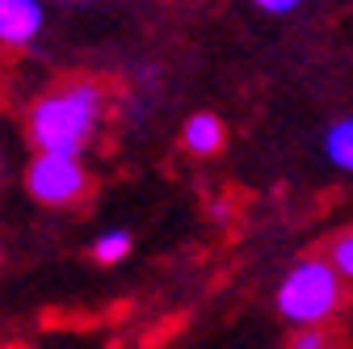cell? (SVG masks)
<instances>
[{
	"label": "cell",
	"mask_w": 353,
	"mask_h": 349,
	"mask_svg": "<svg viewBox=\"0 0 353 349\" xmlns=\"http://www.w3.org/2000/svg\"><path fill=\"white\" fill-rule=\"evenodd\" d=\"M38 30V5L34 0H0V38L5 47H21Z\"/></svg>",
	"instance_id": "5"
},
{
	"label": "cell",
	"mask_w": 353,
	"mask_h": 349,
	"mask_svg": "<svg viewBox=\"0 0 353 349\" xmlns=\"http://www.w3.org/2000/svg\"><path fill=\"white\" fill-rule=\"evenodd\" d=\"M349 303H353V295L345 290V282L336 278V270L328 266L316 248H307L294 261L286 282H282V290H278V312L294 328L332 324V320H341V312L349 308Z\"/></svg>",
	"instance_id": "2"
},
{
	"label": "cell",
	"mask_w": 353,
	"mask_h": 349,
	"mask_svg": "<svg viewBox=\"0 0 353 349\" xmlns=\"http://www.w3.org/2000/svg\"><path fill=\"white\" fill-rule=\"evenodd\" d=\"M256 5H261V9H274V13H282V9H290V5H294V0H256Z\"/></svg>",
	"instance_id": "9"
},
{
	"label": "cell",
	"mask_w": 353,
	"mask_h": 349,
	"mask_svg": "<svg viewBox=\"0 0 353 349\" xmlns=\"http://www.w3.org/2000/svg\"><path fill=\"white\" fill-rule=\"evenodd\" d=\"M324 261H328V266L336 270V278L345 282V290L353 295V223L349 228H336V232H328L324 240H316L312 244Z\"/></svg>",
	"instance_id": "6"
},
{
	"label": "cell",
	"mask_w": 353,
	"mask_h": 349,
	"mask_svg": "<svg viewBox=\"0 0 353 349\" xmlns=\"http://www.w3.org/2000/svg\"><path fill=\"white\" fill-rule=\"evenodd\" d=\"M286 349H353V341H349V328L341 320H332V324L294 328L290 341H286Z\"/></svg>",
	"instance_id": "7"
},
{
	"label": "cell",
	"mask_w": 353,
	"mask_h": 349,
	"mask_svg": "<svg viewBox=\"0 0 353 349\" xmlns=\"http://www.w3.org/2000/svg\"><path fill=\"white\" fill-rule=\"evenodd\" d=\"M126 252H130V236L126 232H110V236H101L93 244V257L101 261V266H114V261H122Z\"/></svg>",
	"instance_id": "8"
},
{
	"label": "cell",
	"mask_w": 353,
	"mask_h": 349,
	"mask_svg": "<svg viewBox=\"0 0 353 349\" xmlns=\"http://www.w3.org/2000/svg\"><path fill=\"white\" fill-rule=\"evenodd\" d=\"M118 101V84L101 72H63L42 89L21 118V139L30 152L51 156H80L97 143Z\"/></svg>",
	"instance_id": "1"
},
{
	"label": "cell",
	"mask_w": 353,
	"mask_h": 349,
	"mask_svg": "<svg viewBox=\"0 0 353 349\" xmlns=\"http://www.w3.org/2000/svg\"><path fill=\"white\" fill-rule=\"evenodd\" d=\"M26 194L38 206H51V210H76L88 198L97 194L93 172L80 164V156H51V152H38L26 164Z\"/></svg>",
	"instance_id": "3"
},
{
	"label": "cell",
	"mask_w": 353,
	"mask_h": 349,
	"mask_svg": "<svg viewBox=\"0 0 353 349\" xmlns=\"http://www.w3.org/2000/svg\"><path fill=\"white\" fill-rule=\"evenodd\" d=\"M181 143L194 156H214V152H223V143H228V126H223V118H214V114H194L181 126Z\"/></svg>",
	"instance_id": "4"
}]
</instances>
